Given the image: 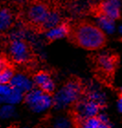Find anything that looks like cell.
<instances>
[{"label":"cell","mask_w":122,"mask_h":128,"mask_svg":"<svg viewBox=\"0 0 122 128\" xmlns=\"http://www.w3.org/2000/svg\"><path fill=\"white\" fill-rule=\"evenodd\" d=\"M73 40L76 45L85 50H96L105 46L106 36L96 25L85 22L74 28Z\"/></svg>","instance_id":"6da1fadb"},{"label":"cell","mask_w":122,"mask_h":128,"mask_svg":"<svg viewBox=\"0 0 122 128\" xmlns=\"http://www.w3.org/2000/svg\"><path fill=\"white\" fill-rule=\"evenodd\" d=\"M104 105H102L100 102L90 98L88 95L78 99L73 104L71 111V117L74 126L87 118L98 115L100 109Z\"/></svg>","instance_id":"7a4b0ae2"},{"label":"cell","mask_w":122,"mask_h":128,"mask_svg":"<svg viewBox=\"0 0 122 128\" xmlns=\"http://www.w3.org/2000/svg\"><path fill=\"white\" fill-rule=\"evenodd\" d=\"M83 88L77 80H71L63 87L56 95V104L60 106L73 104L81 98Z\"/></svg>","instance_id":"3957f363"},{"label":"cell","mask_w":122,"mask_h":128,"mask_svg":"<svg viewBox=\"0 0 122 128\" xmlns=\"http://www.w3.org/2000/svg\"><path fill=\"white\" fill-rule=\"evenodd\" d=\"M9 53L17 63H25L31 58L30 50L23 40H12L9 45Z\"/></svg>","instance_id":"277c9868"},{"label":"cell","mask_w":122,"mask_h":128,"mask_svg":"<svg viewBox=\"0 0 122 128\" xmlns=\"http://www.w3.org/2000/svg\"><path fill=\"white\" fill-rule=\"evenodd\" d=\"M27 102L33 109L40 111L44 110L50 106L52 102V99L50 94H48L42 92L41 90H35L31 91L26 97Z\"/></svg>","instance_id":"5b68a950"},{"label":"cell","mask_w":122,"mask_h":128,"mask_svg":"<svg viewBox=\"0 0 122 128\" xmlns=\"http://www.w3.org/2000/svg\"><path fill=\"white\" fill-rule=\"evenodd\" d=\"M96 63L98 70L106 76L112 75L115 72L117 64V60L116 55L109 54L107 52L101 53L97 55L96 59Z\"/></svg>","instance_id":"8992f818"},{"label":"cell","mask_w":122,"mask_h":128,"mask_svg":"<svg viewBox=\"0 0 122 128\" xmlns=\"http://www.w3.org/2000/svg\"><path fill=\"white\" fill-rule=\"evenodd\" d=\"M50 11L44 4L36 3L29 8L28 11V18L32 23L37 25H42L45 21Z\"/></svg>","instance_id":"52a82bcc"},{"label":"cell","mask_w":122,"mask_h":128,"mask_svg":"<svg viewBox=\"0 0 122 128\" xmlns=\"http://www.w3.org/2000/svg\"><path fill=\"white\" fill-rule=\"evenodd\" d=\"M120 9L121 0H106L103 1L99 6V14L116 20L120 16Z\"/></svg>","instance_id":"ba28073f"},{"label":"cell","mask_w":122,"mask_h":128,"mask_svg":"<svg viewBox=\"0 0 122 128\" xmlns=\"http://www.w3.org/2000/svg\"><path fill=\"white\" fill-rule=\"evenodd\" d=\"M74 126V128H111L106 116L100 114L96 116L87 118Z\"/></svg>","instance_id":"9c48e42d"},{"label":"cell","mask_w":122,"mask_h":128,"mask_svg":"<svg viewBox=\"0 0 122 128\" xmlns=\"http://www.w3.org/2000/svg\"><path fill=\"white\" fill-rule=\"evenodd\" d=\"M70 28L66 24H59L55 27L51 28L50 30H47L46 32V38L49 40L52 41V40H59V38H63L66 37L69 35Z\"/></svg>","instance_id":"30bf717a"},{"label":"cell","mask_w":122,"mask_h":128,"mask_svg":"<svg viewBox=\"0 0 122 128\" xmlns=\"http://www.w3.org/2000/svg\"><path fill=\"white\" fill-rule=\"evenodd\" d=\"M96 26L100 28L104 33L106 34H112L116 30V24L114 19L110 18L108 16L99 14L96 18Z\"/></svg>","instance_id":"8fae6325"},{"label":"cell","mask_w":122,"mask_h":128,"mask_svg":"<svg viewBox=\"0 0 122 128\" xmlns=\"http://www.w3.org/2000/svg\"><path fill=\"white\" fill-rule=\"evenodd\" d=\"M11 85L19 91H29L32 87L31 82L23 75H16L10 82Z\"/></svg>","instance_id":"7c38bea8"},{"label":"cell","mask_w":122,"mask_h":128,"mask_svg":"<svg viewBox=\"0 0 122 128\" xmlns=\"http://www.w3.org/2000/svg\"><path fill=\"white\" fill-rule=\"evenodd\" d=\"M13 21L12 14L8 9H0V32H4L10 28Z\"/></svg>","instance_id":"4fadbf2b"},{"label":"cell","mask_w":122,"mask_h":128,"mask_svg":"<svg viewBox=\"0 0 122 128\" xmlns=\"http://www.w3.org/2000/svg\"><path fill=\"white\" fill-rule=\"evenodd\" d=\"M60 21H61V16H60L58 12H56V11H50L47 18H46L45 21L43 22V24L41 26L45 30H50L51 28L55 27V26L60 24Z\"/></svg>","instance_id":"5bb4252c"},{"label":"cell","mask_w":122,"mask_h":128,"mask_svg":"<svg viewBox=\"0 0 122 128\" xmlns=\"http://www.w3.org/2000/svg\"><path fill=\"white\" fill-rule=\"evenodd\" d=\"M14 77V72L11 67H8L4 70L0 72V85L10 83L12 78Z\"/></svg>","instance_id":"9a60e30c"},{"label":"cell","mask_w":122,"mask_h":128,"mask_svg":"<svg viewBox=\"0 0 122 128\" xmlns=\"http://www.w3.org/2000/svg\"><path fill=\"white\" fill-rule=\"evenodd\" d=\"M50 79V76L47 72H44V70H41V72H39L38 73H36L34 76V82L37 84L39 87L41 86L43 83L47 82V80Z\"/></svg>","instance_id":"2e32d148"},{"label":"cell","mask_w":122,"mask_h":128,"mask_svg":"<svg viewBox=\"0 0 122 128\" xmlns=\"http://www.w3.org/2000/svg\"><path fill=\"white\" fill-rule=\"evenodd\" d=\"M40 89L42 92H46V94H53V92L55 91V84H54L53 80H51V78H50L47 82H45L43 83L42 85L40 86Z\"/></svg>","instance_id":"e0dca14e"},{"label":"cell","mask_w":122,"mask_h":128,"mask_svg":"<svg viewBox=\"0 0 122 128\" xmlns=\"http://www.w3.org/2000/svg\"><path fill=\"white\" fill-rule=\"evenodd\" d=\"M8 67H10V66H9L8 60H7L4 57L0 56V72L8 68Z\"/></svg>","instance_id":"ac0fdd59"},{"label":"cell","mask_w":122,"mask_h":128,"mask_svg":"<svg viewBox=\"0 0 122 128\" xmlns=\"http://www.w3.org/2000/svg\"><path fill=\"white\" fill-rule=\"evenodd\" d=\"M118 109H119L120 112H122V88L120 89L119 100H118Z\"/></svg>","instance_id":"d6986e66"},{"label":"cell","mask_w":122,"mask_h":128,"mask_svg":"<svg viewBox=\"0 0 122 128\" xmlns=\"http://www.w3.org/2000/svg\"><path fill=\"white\" fill-rule=\"evenodd\" d=\"M118 32L122 35V25L121 26H119V28H118Z\"/></svg>","instance_id":"ffe728a7"},{"label":"cell","mask_w":122,"mask_h":128,"mask_svg":"<svg viewBox=\"0 0 122 128\" xmlns=\"http://www.w3.org/2000/svg\"><path fill=\"white\" fill-rule=\"evenodd\" d=\"M8 128H16V127H14V126H10V127H8Z\"/></svg>","instance_id":"44dd1931"},{"label":"cell","mask_w":122,"mask_h":128,"mask_svg":"<svg viewBox=\"0 0 122 128\" xmlns=\"http://www.w3.org/2000/svg\"><path fill=\"white\" fill-rule=\"evenodd\" d=\"M101 1H102V2H103V1H106V0H101Z\"/></svg>","instance_id":"7402d4cb"}]
</instances>
